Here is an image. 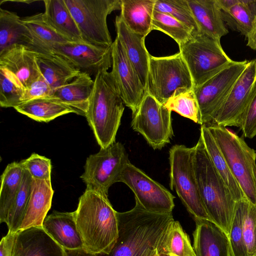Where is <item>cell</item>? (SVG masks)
Listing matches in <instances>:
<instances>
[{"instance_id":"26","label":"cell","mask_w":256,"mask_h":256,"mask_svg":"<svg viewBox=\"0 0 256 256\" xmlns=\"http://www.w3.org/2000/svg\"><path fill=\"white\" fill-rule=\"evenodd\" d=\"M45 22L60 36L70 42H84L78 26L64 0H44Z\"/></svg>"},{"instance_id":"43","label":"cell","mask_w":256,"mask_h":256,"mask_svg":"<svg viewBox=\"0 0 256 256\" xmlns=\"http://www.w3.org/2000/svg\"><path fill=\"white\" fill-rule=\"evenodd\" d=\"M53 90L42 74L24 90L22 103L36 98L50 96Z\"/></svg>"},{"instance_id":"36","label":"cell","mask_w":256,"mask_h":256,"mask_svg":"<svg viewBox=\"0 0 256 256\" xmlns=\"http://www.w3.org/2000/svg\"><path fill=\"white\" fill-rule=\"evenodd\" d=\"M18 192L8 214L6 224L8 231L16 233L24 218L32 192V178L26 170Z\"/></svg>"},{"instance_id":"10","label":"cell","mask_w":256,"mask_h":256,"mask_svg":"<svg viewBox=\"0 0 256 256\" xmlns=\"http://www.w3.org/2000/svg\"><path fill=\"white\" fill-rule=\"evenodd\" d=\"M129 161L124 145L114 142L88 157L80 178L86 184V189L108 197L110 188L119 182L122 172Z\"/></svg>"},{"instance_id":"23","label":"cell","mask_w":256,"mask_h":256,"mask_svg":"<svg viewBox=\"0 0 256 256\" xmlns=\"http://www.w3.org/2000/svg\"><path fill=\"white\" fill-rule=\"evenodd\" d=\"M94 86L91 76L81 72L70 82L54 90L52 96L85 116Z\"/></svg>"},{"instance_id":"29","label":"cell","mask_w":256,"mask_h":256,"mask_svg":"<svg viewBox=\"0 0 256 256\" xmlns=\"http://www.w3.org/2000/svg\"><path fill=\"white\" fill-rule=\"evenodd\" d=\"M30 34L31 48L40 52H50L54 48L68 42L58 34L44 20L43 12L22 18Z\"/></svg>"},{"instance_id":"12","label":"cell","mask_w":256,"mask_h":256,"mask_svg":"<svg viewBox=\"0 0 256 256\" xmlns=\"http://www.w3.org/2000/svg\"><path fill=\"white\" fill-rule=\"evenodd\" d=\"M172 112L146 93L136 112L131 126L141 134L154 150H160L174 136Z\"/></svg>"},{"instance_id":"19","label":"cell","mask_w":256,"mask_h":256,"mask_svg":"<svg viewBox=\"0 0 256 256\" xmlns=\"http://www.w3.org/2000/svg\"><path fill=\"white\" fill-rule=\"evenodd\" d=\"M12 256H64V252L42 227H31L16 232Z\"/></svg>"},{"instance_id":"5","label":"cell","mask_w":256,"mask_h":256,"mask_svg":"<svg viewBox=\"0 0 256 256\" xmlns=\"http://www.w3.org/2000/svg\"><path fill=\"white\" fill-rule=\"evenodd\" d=\"M206 126V125H205ZM216 140L246 198L256 204V153L243 138L226 127L206 126Z\"/></svg>"},{"instance_id":"20","label":"cell","mask_w":256,"mask_h":256,"mask_svg":"<svg viewBox=\"0 0 256 256\" xmlns=\"http://www.w3.org/2000/svg\"><path fill=\"white\" fill-rule=\"evenodd\" d=\"M193 248L196 256H232L228 236L212 222L194 220Z\"/></svg>"},{"instance_id":"44","label":"cell","mask_w":256,"mask_h":256,"mask_svg":"<svg viewBox=\"0 0 256 256\" xmlns=\"http://www.w3.org/2000/svg\"><path fill=\"white\" fill-rule=\"evenodd\" d=\"M240 129L246 138H252L256 136V86L244 114Z\"/></svg>"},{"instance_id":"4","label":"cell","mask_w":256,"mask_h":256,"mask_svg":"<svg viewBox=\"0 0 256 256\" xmlns=\"http://www.w3.org/2000/svg\"><path fill=\"white\" fill-rule=\"evenodd\" d=\"M124 104L111 72L100 71L85 116L100 148L115 142Z\"/></svg>"},{"instance_id":"16","label":"cell","mask_w":256,"mask_h":256,"mask_svg":"<svg viewBox=\"0 0 256 256\" xmlns=\"http://www.w3.org/2000/svg\"><path fill=\"white\" fill-rule=\"evenodd\" d=\"M52 52L70 61L81 72L95 76L112 66V46H100L86 42H67L55 46Z\"/></svg>"},{"instance_id":"41","label":"cell","mask_w":256,"mask_h":256,"mask_svg":"<svg viewBox=\"0 0 256 256\" xmlns=\"http://www.w3.org/2000/svg\"><path fill=\"white\" fill-rule=\"evenodd\" d=\"M244 236L248 256H256V204L246 200L243 220Z\"/></svg>"},{"instance_id":"46","label":"cell","mask_w":256,"mask_h":256,"mask_svg":"<svg viewBox=\"0 0 256 256\" xmlns=\"http://www.w3.org/2000/svg\"><path fill=\"white\" fill-rule=\"evenodd\" d=\"M246 38L247 39V46L256 50V16L252 23V30Z\"/></svg>"},{"instance_id":"35","label":"cell","mask_w":256,"mask_h":256,"mask_svg":"<svg viewBox=\"0 0 256 256\" xmlns=\"http://www.w3.org/2000/svg\"><path fill=\"white\" fill-rule=\"evenodd\" d=\"M164 105L170 111L200 124V108L194 88L176 90Z\"/></svg>"},{"instance_id":"21","label":"cell","mask_w":256,"mask_h":256,"mask_svg":"<svg viewBox=\"0 0 256 256\" xmlns=\"http://www.w3.org/2000/svg\"><path fill=\"white\" fill-rule=\"evenodd\" d=\"M42 228L62 248H84L74 212H54L45 218Z\"/></svg>"},{"instance_id":"9","label":"cell","mask_w":256,"mask_h":256,"mask_svg":"<svg viewBox=\"0 0 256 256\" xmlns=\"http://www.w3.org/2000/svg\"><path fill=\"white\" fill-rule=\"evenodd\" d=\"M194 88L192 79L180 53L150 55L146 93L164 104L178 90Z\"/></svg>"},{"instance_id":"17","label":"cell","mask_w":256,"mask_h":256,"mask_svg":"<svg viewBox=\"0 0 256 256\" xmlns=\"http://www.w3.org/2000/svg\"><path fill=\"white\" fill-rule=\"evenodd\" d=\"M36 55L30 47L14 45L0 53V68L12 74L24 90L42 75Z\"/></svg>"},{"instance_id":"39","label":"cell","mask_w":256,"mask_h":256,"mask_svg":"<svg viewBox=\"0 0 256 256\" xmlns=\"http://www.w3.org/2000/svg\"><path fill=\"white\" fill-rule=\"evenodd\" d=\"M154 10L173 16L194 32H199L188 0H156Z\"/></svg>"},{"instance_id":"24","label":"cell","mask_w":256,"mask_h":256,"mask_svg":"<svg viewBox=\"0 0 256 256\" xmlns=\"http://www.w3.org/2000/svg\"><path fill=\"white\" fill-rule=\"evenodd\" d=\"M54 192L51 180L32 178L30 196L18 230L31 227L42 228L51 207Z\"/></svg>"},{"instance_id":"47","label":"cell","mask_w":256,"mask_h":256,"mask_svg":"<svg viewBox=\"0 0 256 256\" xmlns=\"http://www.w3.org/2000/svg\"><path fill=\"white\" fill-rule=\"evenodd\" d=\"M64 249V256H96V254L89 252L84 248L75 250Z\"/></svg>"},{"instance_id":"6","label":"cell","mask_w":256,"mask_h":256,"mask_svg":"<svg viewBox=\"0 0 256 256\" xmlns=\"http://www.w3.org/2000/svg\"><path fill=\"white\" fill-rule=\"evenodd\" d=\"M191 74L194 88L200 86L233 62L220 41L200 32L179 46Z\"/></svg>"},{"instance_id":"45","label":"cell","mask_w":256,"mask_h":256,"mask_svg":"<svg viewBox=\"0 0 256 256\" xmlns=\"http://www.w3.org/2000/svg\"><path fill=\"white\" fill-rule=\"evenodd\" d=\"M16 234L8 231L7 234L2 238L0 243V256H12Z\"/></svg>"},{"instance_id":"27","label":"cell","mask_w":256,"mask_h":256,"mask_svg":"<svg viewBox=\"0 0 256 256\" xmlns=\"http://www.w3.org/2000/svg\"><path fill=\"white\" fill-rule=\"evenodd\" d=\"M156 0H121V17L132 32L146 36L152 30Z\"/></svg>"},{"instance_id":"22","label":"cell","mask_w":256,"mask_h":256,"mask_svg":"<svg viewBox=\"0 0 256 256\" xmlns=\"http://www.w3.org/2000/svg\"><path fill=\"white\" fill-rule=\"evenodd\" d=\"M198 31L215 40L228 32L218 0H188Z\"/></svg>"},{"instance_id":"38","label":"cell","mask_w":256,"mask_h":256,"mask_svg":"<svg viewBox=\"0 0 256 256\" xmlns=\"http://www.w3.org/2000/svg\"><path fill=\"white\" fill-rule=\"evenodd\" d=\"M24 88L9 72L0 68V106L14 108L22 103Z\"/></svg>"},{"instance_id":"42","label":"cell","mask_w":256,"mask_h":256,"mask_svg":"<svg viewBox=\"0 0 256 256\" xmlns=\"http://www.w3.org/2000/svg\"><path fill=\"white\" fill-rule=\"evenodd\" d=\"M24 169L36 180H51L52 164L50 159L33 153L20 162Z\"/></svg>"},{"instance_id":"28","label":"cell","mask_w":256,"mask_h":256,"mask_svg":"<svg viewBox=\"0 0 256 256\" xmlns=\"http://www.w3.org/2000/svg\"><path fill=\"white\" fill-rule=\"evenodd\" d=\"M224 22L246 38L256 16V1L218 0Z\"/></svg>"},{"instance_id":"8","label":"cell","mask_w":256,"mask_h":256,"mask_svg":"<svg viewBox=\"0 0 256 256\" xmlns=\"http://www.w3.org/2000/svg\"><path fill=\"white\" fill-rule=\"evenodd\" d=\"M84 42L104 47L112 46L106 19L120 10L121 0H64Z\"/></svg>"},{"instance_id":"25","label":"cell","mask_w":256,"mask_h":256,"mask_svg":"<svg viewBox=\"0 0 256 256\" xmlns=\"http://www.w3.org/2000/svg\"><path fill=\"white\" fill-rule=\"evenodd\" d=\"M36 58L42 74L52 90L70 82L81 72L67 59L55 52H36Z\"/></svg>"},{"instance_id":"40","label":"cell","mask_w":256,"mask_h":256,"mask_svg":"<svg viewBox=\"0 0 256 256\" xmlns=\"http://www.w3.org/2000/svg\"><path fill=\"white\" fill-rule=\"evenodd\" d=\"M246 198L236 202L235 214L228 236L232 256H248L244 232L243 220Z\"/></svg>"},{"instance_id":"31","label":"cell","mask_w":256,"mask_h":256,"mask_svg":"<svg viewBox=\"0 0 256 256\" xmlns=\"http://www.w3.org/2000/svg\"><path fill=\"white\" fill-rule=\"evenodd\" d=\"M18 112L39 122H49L76 110L52 96L40 98L19 104L14 108Z\"/></svg>"},{"instance_id":"34","label":"cell","mask_w":256,"mask_h":256,"mask_svg":"<svg viewBox=\"0 0 256 256\" xmlns=\"http://www.w3.org/2000/svg\"><path fill=\"white\" fill-rule=\"evenodd\" d=\"M160 256H196L188 234L178 221L169 224L158 248Z\"/></svg>"},{"instance_id":"32","label":"cell","mask_w":256,"mask_h":256,"mask_svg":"<svg viewBox=\"0 0 256 256\" xmlns=\"http://www.w3.org/2000/svg\"><path fill=\"white\" fill-rule=\"evenodd\" d=\"M16 44L31 48L28 30L16 13L0 8V53Z\"/></svg>"},{"instance_id":"14","label":"cell","mask_w":256,"mask_h":256,"mask_svg":"<svg viewBox=\"0 0 256 256\" xmlns=\"http://www.w3.org/2000/svg\"><path fill=\"white\" fill-rule=\"evenodd\" d=\"M256 86V62L254 59L248 61L212 124L240 128Z\"/></svg>"},{"instance_id":"37","label":"cell","mask_w":256,"mask_h":256,"mask_svg":"<svg viewBox=\"0 0 256 256\" xmlns=\"http://www.w3.org/2000/svg\"><path fill=\"white\" fill-rule=\"evenodd\" d=\"M152 30H158L172 38L180 46L187 41L194 32L173 16L154 10Z\"/></svg>"},{"instance_id":"49","label":"cell","mask_w":256,"mask_h":256,"mask_svg":"<svg viewBox=\"0 0 256 256\" xmlns=\"http://www.w3.org/2000/svg\"></svg>"},{"instance_id":"7","label":"cell","mask_w":256,"mask_h":256,"mask_svg":"<svg viewBox=\"0 0 256 256\" xmlns=\"http://www.w3.org/2000/svg\"><path fill=\"white\" fill-rule=\"evenodd\" d=\"M194 146L183 144H175L170 149V186L194 220L212 222L199 194L194 166Z\"/></svg>"},{"instance_id":"15","label":"cell","mask_w":256,"mask_h":256,"mask_svg":"<svg viewBox=\"0 0 256 256\" xmlns=\"http://www.w3.org/2000/svg\"><path fill=\"white\" fill-rule=\"evenodd\" d=\"M112 74L124 105L131 110L133 116L146 96V90L117 38L112 46Z\"/></svg>"},{"instance_id":"30","label":"cell","mask_w":256,"mask_h":256,"mask_svg":"<svg viewBox=\"0 0 256 256\" xmlns=\"http://www.w3.org/2000/svg\"><path fill=\"white\" fill-rule=\"evenodd\" d=\"M200 136L206 152L230 192L234 198L238 202L246 198L240 184L231 172L228 164L216 140L207 126L202 125Z\"/></svg>"},{"instance_id":"1","label":"cell","mask_w":256,"mask_h":256,"mask_svg":"<svg viewBox=\"0 0 256 256\" xmlns=\"http://www.w3.org/2000/svg\"><path fill=\"white\" fill-rule=\"evenodd\" d=\"M135 201L132 210L117 213L118 236L112 250L96 256H160V244L174 220L172 212H150Z\"/></svg>"},{"instance_id":"11","label":"cell","mask_w":256,"mask_h":256,"mask_svg":"<svg viewBox=\"0 0 256 256\" xmlns=\"http://www.w3.org/2000/svg\"><path fill=\"white\" fill-rule=\"evenodd\" d=\"M248 61H234L198 87L194 88L198 102L200 124H212Z\"/></svg>"},{"instance_id":"2","label":"cell","mask_w":256,"mask_h":256,"mask_svg":"<svg viewBox=\"0 0 256 256\" xmlns=\"http://www.w3.org/2000/svg\"><path fill=\"white\" fill-rule=\"evenodd\" d=\"M74 213L84 248L96 254L109 253L118 236V221L108 197L86 189Z\"/></svg>"},{"instance_id":"3","label":"cell","mask_w":256,"mask_h":256,"mask_svg":"<svg viewBox=\"0 0 256 256\" xmlns=\"http://www.w3.org/2000/svg\"><path fill=\"white\" fill-rule=\"evenodd\" d=\"M194 148V166L202 200L212 222L228 237L236 202L214 166L200 136Z\"/></svg>"},{"instance_id":"18","label":"cell","mask_w":256,"mask_h":256,"mask_svg":"<svg viewBox=\"0 0 256 256\" xmlns=\"http://www.w3.org/2000/svg\"><path fill=\"white\" fill-rule=\"evenodd\" d=\"M115 27L116 38L119 40L128 58L146 90L150 55L144 44L146 36L131 30L120 16L116 18Z\"/></svg>"},{"instance_id":"48","label":"cell","mask_w":256,"mask_h":256,"mask_svg":"<svg viewBox=\"0 0 256 256\" xmlns=\"http://www.w3.org/2000/svg\"><path fill=\"white\" fill-rule=\"evenodd\" d=\"M254 60H256V58H255Z\"/></svg>"},{"instance_id":"33","label":"cell","mask_w":256,"mask_h":256,"mask_svg":"<svg viewBox=\"0 0 256 256\" xmlns=\"http://www.w3.org/2000/svg\"><path fill=\"white\" fill-rule=\"evenodd\" d=\"M24 168L20 162L9 164L1 176L0 222L6 224L9 212L22 182Z\"/></svg>"},{"instance_id":"13","label":"cell","mask_w":256,"mask_h":256,"mask_svg":"<svg viewBox=\"0 0 256 256\" xmlns=\"http://www.w3.org/2000/svg\"><path fill=\"white\" fill-rule=\"evenodd\" d=\"M119 182L125 184L132 190L135 200L145 210L157 213L172 212L174 196L130 161L125 166Z\"/></svg>"}]
</instances>
